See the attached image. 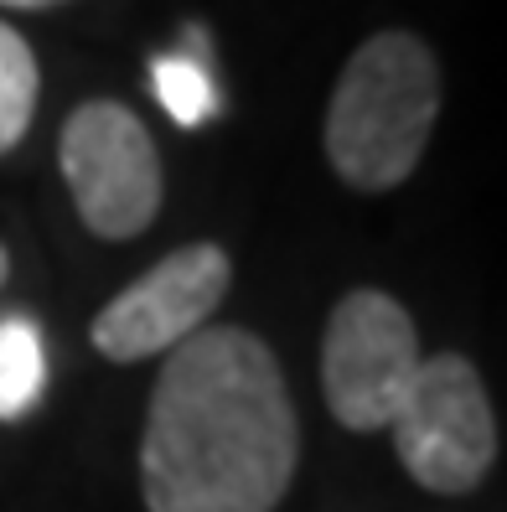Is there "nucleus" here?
Segmentation results:
<instances>
[{
	"instance_id": "obj_1",
	"label": "nucleus",
	"mask_w": 507,
	"mask_h": 512,
	"mask_svg": "<svg viewBox=\"0 0 507 512\" xmlns=\"http://www.w3.org/2000/svg\"><path fill=\"white\" fill-rule=\"evenodd\" d=\"M301 425L264 337L202 326L166 352L140 440L145 512H275Z\"/></svg>"
},
{
	"instance_id": "obj_2",
	"label": "nucleus",
	"mask_w": 507,
	"mask_h": 512,
	"mask_svg": "<svg viewBox=\"0 0 507 512\" xmlns=\"http://www.w3.org/2000/svg\"><path fill=\"white\" fill-rule=\"evenodd\" d=\"M440 63L425 37L378 32L347 57L326 104V161L357 192L409 182L440 119Z\"/></svg>"
},
{
	"instance_id": "obj_3",
	"label": "nucleus",
	"mask_w": 507,
	"mask_h": 512,
	"mask_svg": "<svg viewBox=\"0 0 507 512\" xmlns=\"http://www.w3.org/2000/svg\"><path fill=\"white\" fill-rule=\"evenodd\" d=\"M57 166L88 233L125 244L161 213V156L140 114L119 99H88L57 135Z\"/></svg>"
},
{
	"instance_id": "obj_4",
	"label": "nucleus",
	"mask_w": 507,
	"mask_h": 512,
	"mask_svg": "<svg viewBox=\"0 0 507 512\" xmlns=\"http://www.w3.org/2000/svg\"><path fill=\"white\" fill-rule=\"evenodd\" d=\"M389 430L404 471L440 497L471 492L497 461V419L487 388L461 352L425 357Z\"/></svg>"
},
{
	"instance_id": "obj_5",
	"label": "nucleus",
	"mask_w": 507,
	"mask_h": 512,
	"mask_svg": "<svg viewBox=\"0 0 507 512\" xmlns=\"http://www.w3.org/2000/svg\"><path fill=\"white\" fill-rule=\"evenodd\" d=\"M420 363V337L399 300L383 290H352L326 321L321 342V388L337 425L363 435L383 430Z\"/></svg>"
},
{
	"instance_id": "obj_6",
	"label": "nucleus",
	"mask_w": 507,
	"mask_h": 512,
	"mask_svg": "<svg viewBox=\"0 0 507 512\" xmlns=\"http://www.w3.org/2000/svg\"><path fill=\"white\" fill-rule=\"evenodd\" d=\"M228 285H233L228 254L218 244H187L119 290L94 316L88 337L109 363H140V357L171 352L207 326V316L223 306Z\"/></svg>"
},
{
	"instance_id": "obj_7",
	"label": "nucleus",
	"mask_w": 507,
	"mask_h": 512,
	"mask_svg": "<svg viewBox=\"0 0 507 512\" xmlns=\"http://www.w3.org/2000/svg\"><path fill=\"white\" fill-rule=\"evenodd\" d=\"M47 388V352H42V331L32 316L6 311L0 316V419L16 425L37 409Z\"/></svg>"
},
{
	"instance_id": "obj_8",
	"label": "nucleus",
	"mask_w": 507,
	"mask_h": 512,
	"mask_svg": "<svg viewBox=\"0 0 507 512\" xmlns=\"http://www.w3.org/2000/svg\"><path fill=\"white\" fill-rule=\"evenodd\" d=\"M37 94H42V68H37L32 42L0 21V156L16 150L26 130H32Z\"/></svg>"
},
{
	"instance_id": "obj_9",
	"label": "nucleus",
	"mask_w": 507,
	"mask_h": 512,
	"mask_svg": "<svg viewBox=\"0 0 507 512\" xmlns=\"http://www.w3.org/2000/svg\"><path fill=\"white\" fill-rule=\"evenodd\" d=\"M156 78V94L166 104V114L176 119V125H202V119H213L218 109V94H213V78H207L192 57H161V63L151 68Z\"/></svg>"
},
{
	"instance_id": "obj_10",
	"label": "nucleus",
	"mask_w": 507,
	"mask_h": 512,
	"mask_svg": "<svg viewBox=\"0 0 507 512\" xmlns=\"http://www.w3.org/2000/svg\"><path fill=\"white\" fill-rule=\"evenodd\" d=\"M0 6H11V11H52V6H63V0H0Z\"/></svg>"
},
{
	"instance_id": "obj_11",
	"label": "nucleus",
	"mask_w": 507,
	"mask_h": 512,
	"mask_svg": "<svg viewBox=\"0 0 507 512\" xmlns=\"http://www.w3.org/2000/svg\"><path fill=\"white\" fill-rule=\"evenodd\" d=\"M6 275H11V259H6V249H0V285H6Z\"/></svg>"
}]
</instances>
